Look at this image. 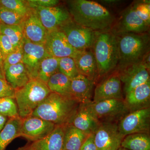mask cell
I'll return each instance as SVG.
<instances>
[{"label":"cell","instance_id":"cell-41","mask_svg":"<svg viewBox=\"0 0 150 150\" xmlns=\"http://www.w3.org/2000/svg\"><path fill=\"white\" fill-rule=\"evenodd\" d=\"M7 121V118L0 114V132L4 129Z\"/></svg>","mask_w":150,"mask_h":150},{"label":"cell","instance_id":"cell-24","mask_svg":"<svg viewBox=\"0 0 150 150\" xmlns=\"http://www.w3.org/2000/svg\"><path fill=\"white\" fill-rule=\"evenodd\" d=\"M88 136L71 124L64 126L63 150H79Z\"/></svg>","mask_w":150,"mask_h":150},{"label":"cell","instance_id":"cell-31","mask_svg":"<svg viewBox=\"0 0 150 150\" xmlns=\"http://www.w3.org/2000/svg\"><path fill=\"white\" fill-rule=\"evenodd\" d=\"M0 114L9 118L19 116L17 105L14 98H0Z\"/></svg>","mask_w":150,"mask_h":150},{"label":"cell","instance_id":"cell-35","mask_svg":"<svg viewBox=\"0 0 150 150\" xmlns=\"http://www.w3.org/2000/svg\"><path fill=\"white\" fill-rule=\"evenodd\" d=\"M137 15L148 25L150 24L149 1H138L131 5Z\"/></svg>","mask_w":150,"mask_h":150},{"label":"cell","instance_id":"cell-23","mask_svg":"<svg viewBox=\"0 0 150 150\" xmlns=\"http://www.w3.org/2000/svg\"><path fill=\"white\" fill-rule=\"evenodd\" d=\"M4 74L6 80L15 91L24 86L30 80L27 69L22 63L8 67Z\"/></svg>","mask_w":150,"mask_h":150},{"label":"cell","instance_id":"cell-12","mask_svg":"<svg viewBox=\"0 0 150 150\" xmlns=\"http://www.w3.org/2000/svg\"><path fill=\"white\" fill-rule=\"evenodd\" d=\"M56 125L41 118L30 116L23 119L20 137L31 142L41 139L49 135Z\"/></svg>","mask_w":150,"mask_h":150},{"label":"cell","instance_id":"cell-43","mask_svg":"<svg viewBox=\"0 0 150 150\" xmlns=\"http://www.w3.org/2000/svg\"><path fill=\"white\" fill-rule=\"evenodd\" d=\"M16 150H32L30 149L28 146L27 145L23 146L17 149Z\"/></svg>","mask_w":150,"mask_h":150},{"label":"cell","instance_id":"cell-11","mask_svg":"<svg viewBox=\"0 0 150 150\" xmlns=\"http://www.w3.org/2000/svg\"><path fill=\"white\" fill-rule=\"evenodd\" d=\"M33 9L48 33L59 30L62 25L72 19L67 7L64 6L37 7Z\"/></svg>","mask_w":150,"mask_h":150},{"label":"cell","instance_id":"cell-19","mask_svg":"<svg viewBox=\"0 0 150 150\" xmlns=\"http://www.w3.org/2000/svg\"><path fill=\"white\" fill-rule=\"evenodd\" d=\"M124 100L129 112L150 108V81L138 86L126 95Z\"/></svg>","mask_w":150,"mask_h":150},{"label":"cell","instance_id":"cell-10","mask_svg":"<svg viewBox=\"0 0 150 150\" xmlns=\"http://www.w3.org/2000/svg\"><path fill=\"white\" fill-rule=\"evenodd\" d=\"M124 137L118 130L115 122L100 123L94 134V139L98 150H118Z\"/></svg>","mask_w":150,"mask_h":150},{"label":"cell","instance_id":"cell-16","mask_svg":"<svg viewBox=\"0 0 150 150\" xmlns=\"http://www.w3.org/2000/svg\"><path fill=\"white\" fill-rule=\"evenodd\" d=\"M22 26L25 39L36 44H45L48 32L33 9L25 18Z\"/></svg>","mask_w":150,"mask_h":150},{"label":"cell","instance_id":"cell-20","mask_svg":"<svg viewBox=\"0 0 150 150\" xmlns=\"http://www.w3.org/2000/svg\"><path fill=\"white\" fill-rule=\"evenodd\" d=\"M100 122L89 110L86 104H80L71 124L85 134H94Z\"/></svg>","mask_w":150,"mask_h":150},{"label":"cell","instance_id":"cell-32","mask_svg":"<svg viewBox=\"0 0 150 150\" xmlns=\"http://www.w3.org/2000/svg\"><path fill=\"white\" fill-rule=\"evenodd\" d=\"M25 17L20 15L13 11L1 6L0 7V23L9 25H21Z\"/></svg>","mask_w":150,"mask_h":150},{"label":"cell","instance_id":"cell-1","mask_svg":"<svg viewBox=\"0 0 150 150\" xmlns=\"http://www.w3.org/2000/svg\"><path fill=\"white\" fill-rule=\"evenodd\" d=\"M72 19L78 24L95 32L110 30L115 19L99 3L87 0L66 1Z\"/></svg>","mask_w":150,"mask_h":150},{"label":"cell","instance_id":"cell-8","mask_svg":"<svg viewBox=\"0 0 150 150\" xmlns=\"http://www.w3.org/2000/svg\"><path fill=\"white\" fill-rule=\"evenodd\" d=\"M118 125L123 137L137 133L149 134L150 108L129 112L121 118Z\"/></svg>","mask_w":150,"mask_h":150},{"label":"cell","instance_id":"cell-15","mask_svg":"<svg viewBox=\"0 0 150 150\" xmlns=\"http://www.w3.org/2000/svg\"><path fill=\"white\" fill-rule=\"evenodd\" d=\"M44 46L49 56L59 59L66 57L74 59L79 51L70 45L66 35L60 30L48 33Z\"/></svg>","mask_w":150,"mask_h":150},{"label":"cell","instance_id":"cell-2","mask_svg":"<svg viewBox=\"0 0 150 150\" xmlns=\"http://www.w3.org/2000/svg\"><path fill=\"white\" fill-rule=\"evenodd\" d=\"M79 105L73 98L51 92L31 116L49 121L56 126H65L71 123Z\"/></svg>","mask_w":150,"mask_h":150},{"label":"cell","instance_id":"cell-17","mask_svg":"<svg viewBox=\"0 0 150 150\" xmlns=\"http://www.w3.org/2000/svg\"><path fill=\"white\" fill-rule=\"evenodd\" d=\"M112 99H123L121 82L118 74L110 76L96 86L92 102Z\"/></svg>","mask_w":150,"mask_h":150},{"label":"cell","instance_id":"cell-34","mask_svg":"<svg viewBox=\"0 0 150 150\" xmlns=\"http://www.w3.org/2000/svg\"><path fill=\"white\" fill-rule=\"evenodd\" d=\"M23 43L24 40L23 39L21 43L4 60L3 62L4 71L11 66L22 63Z\"/></svg>","mask_w":150,"mask_h":150},{"label":"cell","instance_id":"cell-3","mask_svg":"<svg viewBox=\"0 0 150 150\" xmlns=\"http://www.w3.org/2000/svg\"><path fill=\"white\" fill-rule=\"evenodd\" d=\"M116 36L119 55L116 68L118 71L141 63L150 52V36L148 33H127Z\"/></svg>","mask_w":150,"mask_h":150},{"label":"cell","instance_id":"cell-36","mask_svg":"<svg viewBox=\"0 0 150 150\" xmlns=\"http://www.w3.org/2000/svg\"><path fill=\"white\" fill-rule=\"evenodd\" d=\"M15 90L7 82L4 74H0V98L11 97L14 98Z\"/></svg>","mask_w":150,"mask_h":150},{"label":"cell","instance_id":"cell-39","mask_svg":"<svg viewBox=\"0 0 150 150\" xmlns=\"http://www.w3.org/2000/svg\"><path fill=\"white\" fill-rule=\"evenodd\" d=\"M79 150H98L94 139V134L89 135Z\"/></svg>","mask_w":150,"mask_h":150},{"label":"cell","instance_id":"cell-4","mask_svg":"<svg viewBox=\"0 0 150 150\" xmlns=\"http://www.w3.org/2000/svg\"><path fill=\"white\" fill-rule=\"evenodd\" d=\"M92 48L97 64L98 77L116 69L119 60L118 42L116 35L110 30L96 32Z\"/></svg>","mask_w":150,"mask_h":150},{"label":"cell","instance_id":"cell-44","mask_svg":"<svg viewBox=\"0 0 150 150\" xmlns=\"http://www.w3.org/2000/svg\"><path fill=\"white\" fill-rule=\"evenodd\" d=\"M2 73H4V70H3L2 68L0 66V74H2Z\"/></svg>","mask_w":150,"mask_h":150},{"label":"cell","instance_id":"cell-30","mask_svg":"<svg viewBox=\"0 0 150 150\" xmlns=\"http://www.w3.org/2000/svg\"><path fill=\"white\" fill-rule=\"evenodd\" d=\"M59 71L71 80L79 74L74 59L70 57H64L59 59Z\"/></svg>","mask_w":150,"mask_h":150},{"label":"cell","instance_id":"cell-37","mask_svg":"<svg viewBox=\"0 0 150 150\" xmlns=\"http://www.w3.org/2000/svg\"><path fill=\"white\" fill-rule=\"evenodd\" d=\"M0 47L2 54L3 61L15 49L8 38L1 34H0Z\"/></svg>","mask_w":150,"mask_h":150},{"label":"cell","instance_id":"cell-9","mask_svg":"<svg viewBox=\"0 0 150 150\" xmlns=\"http://www.w3.org/2000/svg\"><path fill=\"white\" fill-rule=\"evenodd\" d=\"M149 27L137 15L131 5L124 10L115 21L110 31L115 35L127 33H146Z\"/></svg>","mask_w":150,"mask_h":150},{"label":"cell","instance_id":"cell-42","mask_svg":"<svg viewBox=\"0 0 150 150\" xmlns=\"http://www.w3.org/2000/svg\"><path fill=\"white\" fill-rule=\"evenodd\" d=\"M3 62H4V61H3L2 54L1 51V47H0V66L3 69Z\"/></svg>","mask_w":150,"mask_h":150},{"label":"cell","instance_id":"cell-22","mask_svg":"<svg viewBox=\"0 0 150 150\" xmlns=\"http://www.w3.org/2000/svg\"><path fill=\"white\" fill-rule=\"evenodd\" d=\"M64 126H56L45 138L27 144L32 150H63Z\"/></svg>","mask_w":150,"mask_h":150},{"label":"cell","instance_id":"cell-5","mask_svg":"<svg viewBox=\"0 0 150 150\" xmlns=\"http://www.w3.org/2000/svg\"><path fill=\"white\" fill-rule=\"evenodd\" d=\"M51 93L47 84L37 79H31L24 86L16 90L14 99L19 116L24 119L31 116Z\"/></svg>","mask_w":150,"mask_h":150},{"label":"cell","instance_id":"cell-40","mask_svg":"<svg viewBox=\"0 0 150 150\" xmlns=\"http://www.w3.org/2000/svg\"><path fill=\"white\" fill-rule=\"evenodd\" d=\"M142 62L147 69L150 70V52L144 56Z\"/></svg>","mask_w":150,"mask_h":150},{"label":"cell","instance_id":"cell-45","mask_svg":"<svg viewBox=\"0 0 150 150\" xmlns=\"http://www.w3.org/2000/svg\"><path fill=\"white\" fill-rule=\"evenodd\" d=\"M118 150H129L127 149H125V148H123V147H120V148L118 149Z\"/></svg>","mask_w":150,"mask_h":150},{"label":"cell","instance_id":"cell-14","mask_svg":"<svg viewBox=\"0 0 150 150\" xmlns=\"http://www.w3.org/2000/svg\"><path fill=\"white\" fill-rule=\"evenodd\" d=\"M118 72L124 85L123 91L125 95L138 86L150 81L149 70L142 62L131 65Z\"/></svg>","mask_w":150,"mask_h":150},{"label":"cell","instance_id":"cell-33","mask_svg":"<svg viewBox=\"0 0 150 150\" xmlns=\"http://www.w3.org/2000/svg\"><path fill=\"white\" fill-rule=\"evenodd\" d=\"M0 5L1 6L10 10L23 17L26 16L30 10L25 1L0 0Z\"/></svg>","mask_w":150,"mask_h":150},{"label":"cell","instance_id":"cell-21","mask_svg":"<svg viewBox=\"0 0 150 150\" xmlns=\"http://www.w3.org/2000/svg\"><path fill=\"white\" fill-rule=\"evenodd\" d=\"M74 59L79 74L95 82L98 77V70L92 51H79Z\"/></svg>","mask_w":150,"mask_h":150},{"label":"cell","instance_id":"cell-26","mask_svg":"<svg viewBox=\"0 0 150 150\" xmlns=\"http://www.w3.org/2000/svg\"><path fill=\"white\" fill-rule=\"evenodd\" d=\"M46 84L51 92L73 98L71 91V79L62 73L58 72L51 76Z\"/></svg>","mask_w":150,"mask_h":150},{"label":"cell","instance_id":"cell-6","mask_svg":"<svg viewBox=\"0 0 150 150\" xmlns=\"http://www.w3.org/2000/svg\"><path fill=\"white\" fill-rule=\"evenodd\" d=\"M89 110L99 121L115 122L129 112L124 99H112L87 103Z\"/></svg>","mask_w":150,"mask_h":150},{"label":"cell","instance_id":"cell-46","mask_svg":"<svg viewBox=\"0 0 150 150\" xmlns=\"http://www.w3.org/2000/svg\"><path fill=\"white\" fill-rule=\"evenodd\" d=\"M0 7H1V5H0Z\"/></svg>","mask_w":150,"mask_h":150},{"label":"cell","instance_id":"cell-13","mask_svg":"<svg viewBox=\"0 0 150 150\" xmlns=\"http://www.w3.org/2000/svg\"><path fill=\"white\" fill-rule=\"evenodd\" d=\"M23 40L22 63L26 67L30 79H37L39 65L44 58L50 56L44 44L32 43L24 38Z\"/></svg>","mask_w":150,"mask_h":150},{"label":"cell","instance_id":"cell-29","mask_svg":"<svg viewBox=\"0 0 150 150\" xmlns=\"http://www.w3.org/2000/svg\"><path fill=\"white\" fill-rule=\"evenodd\" d=\"M0 34L8 37L15 48L21 43L24 38L22 25H9L0 23Z\"/></svg>","mask_w":150,"mask_h":150},{"label":"cell","instance_id":"cell-25","mask_svg":"<svg viewBox=\"0 0 150 150\" xmlns=\"http://www.w3.org/2000/svg\"><path fill=\"white\" fill-rule=\"evenodd\" d=\"M23 119L19 116L9 118L0 132V150H5L16 138L20 137Z\"/></svg>","mask_w":150,"mask_h":150},{"label":"cell","instance_id":"cell-7","mask_svg":"<svg viewBox=\"0 0 150 150\" xmlns=\"http://www.w3.org/2000/svg\"><path fill=\"white\" fill-rule=\"evenodd\" d=\"M59 30L66 35L70 45L77 51H84L92 48L96 32L78 24L72 19L62 25Z\"/></svg>","mask_w":150,"mask_h":150},{"label":"cell","instance_id":"cell-38","mask_svg":"<svg viewBox=\"0 0 150 150\" xmlns=\"http://www.w3.org/2000/svg\"><path fill=\"white\" fill-rule=\"evenodd\" d=\"M25 2L28 7L31 9L37 7H52L58 6L60 3L58 0H28Z\"/></svg>","mask_w":150,"mask_h":150},{"label":"cell","instance_id":"cell-28","mask_svg":"<svg viewBox=\"0 0 150 150\" xmlns=\"http://www.w3.org/2000/svg\"><path fill=\"white\" fill-rule=\"evenodd\" d=\"M59 59L51 56L44 58L38 67L37 79L47 84L51 76L59 72Z\"/></svg>","mask_w":150,"mask_h":150},{"label":"cell","instance_id":"cell-18","mask_svg":"<svg viewBox=\"0 0 150 150\" xmlns=\"http://www.w3.org/2000/svg\"><path fill=\"white\" fill-rule=\"evenodd\" d=\"M95 82L81 74L73 78L71 80V91L73 98L80 104L92 102Z\"/></svg>","mask_w":150,"mask_h":150},{"label":"cell","instance_id":"cell-27","mask_svg":"<svg viewBox=\"0 0 150 150\" xmlns=\"http://www.w3.org/2000/svg\"><path fill=\"white\" fill-rule=\"evenodd\" d=\"M121 147L129 150H150V136L148 133H137L124 137Z\"/></svg>","mask_w":150,"mask_h":150}]
</instances>
